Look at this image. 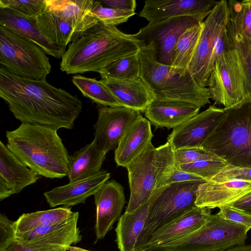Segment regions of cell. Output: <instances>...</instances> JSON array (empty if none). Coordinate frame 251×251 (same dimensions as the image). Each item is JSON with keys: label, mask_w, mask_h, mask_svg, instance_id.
<instances>
[{"label": "cell", "mask_w": 251, "mask_h": 251, "mask_svg": "<svg viewBox=\"0 0 251 251\" xmlns=\"http://www.w3.org/2000/svg\"><path fill=\"white\" fill-rule=\"evenodd\" d=\"M201 108L187 101L155 99L144 113L156 128L174 129L199 114Z\"/></svg>", "instance_id": "obj_23"}, {"label": "cell", "mask_w": 251, "mask_h": 251, "mask_svg": "<svg viewBox=\"0 0 251 251\" xmlns=\"http://www.w3.org/2000/svg\"><path fill=\"white\" fill-rule=\"evenodd\" d=\"M227 1H218L202 23L201 36L189 66V71L201 86H207L208 78L218 58L230 47L227 24Z\"/></svg>", "instance_id": "obj_7"}, {"label": "cell", "mask_w": 251, "mask_h": 251, "mask_svg": "<svg viewBox=\"0 0 251 251\" xmlns=\"http://www.w3.org/2000/svg\"><path fill=\"white\" fill-rule=\"evenodd\" d=\"M204 19L196 16H182L152 24L132 34L143 46L152 43L157 61L172 66L175 46L181 35L188 28L201 24Z\"/></svg>", "instance_id": "obj_12"}, {"label": "cell", "mask_w": 251, "mask_h": 251, "mask_svg": "<svg viewBox=\"0 0 251 251\" xmlns=\"http://www.w3.org/2000/svg\"><path fill=\"white\" fill-rule=\"evenodd\" d=\"M192 181H207L198 176L181 170L175 165L160 178L156 189L162 188L172 183Z\"/></svg>", "instance_id": "obj_40"}, {"label": "cell", "mask_w": 251, "mask_h": 251, "mask_svg": "<svg viewBox=\"0 0 251 251\" xmlns=\"http://www.w3.org/2000/svg\"><path fill=\"white\" fill-rule=\"evenodd\" d=\"M47 8L68 22L77 35L99 22L92 13L95 0H46Z\"/></svg>", "instance_id": "obj_26"}, {"label": "cell", "mask_w": 251, "mask_h": 251, "mask_svg": "<svg viewBox=\"0 0 251 251\" xmlns=\"http://www.w3.org/2000/svg\"><path fill=\"white\" fill-rule=\"evenodd\" d=\"M215 0H147L139 16L149 24L182 16H196L204 19L218 3Z\"/></svg>", "instance_id": "obj_17"}, {"label": "cell", "mask_w": 251, "mask_h": 251, "mask_svg": "<svg viewBox=\"0 0 251 251\" xmlns=\"http://www.w3.org/2000/svg\"><path fill=\"white\" fill-rule=\"evenodd\" d=\"M233 179L251 180V168L236 167L228 164L209 181L223 182Z\"/></svg>", "instance_id": "obj_41"}, {"label": "cell", "mask_w": 251, "mask_h": 251, "mask_svg": "<svg viewBox=\"0 0 251 251\" xmlns=\"http://www.w3.org/2000/svg\"><path fill=\"white\" fill-rule=\"evenodd\" d=\"M251 195V180L233 179L223 182L207 181L197 192L195 205L213 209L230 205Z\"/></svg>", "instance_id": "obj_20"}, {"label": "cell", "mask_w": 251, "mask_h": 251, "mask_svg": "<svg viewBox=\"0 0 251 251\" xmlns=\"http://www.w3.org/2000/svg\"><path fill=\"white\" fill-rule=\"evenodd\" d=\"M230 205L244 210L251 215V195L241 199Z\"/></svg>", "instance_id": "obj_45"}, {"label": "cell", "mask_w": 251, "mask_h": 251, "mask_svg": "<svg viewBox=\"0 0 251 251\" xmlns=\"http://www.w3.org/2000/svg\"><path fill=\"white\" fill-rule=\"evenodd\" d=\"M40 176L20 160L0 142V200L21 192Z\"/></svg>", "instance_id": "obj_18"}, {"label": "cell", "mask_w": 251, "mask_h": 251, "mask_svg": "<svg viewBox=\"0 0 251 251\" xmlns=\"http://www.w3.org/2000/svg\"><path fill=\"white\" fill-rule=\"evenodd\" d=\"M174 165V151L167 142L157 148L151 142L126 168L130 197L125 213H131L151 199L158 182Z\"/></svg>", "instance_id": "obj_6"}, {"label": "cell", "mask_w": 251, "mask_h": 251, "mask_svg": "<svg viewBox=\"0 0 251 251\" xmlns=\"http://www.w3.org/2000/svg\"><path fill=\"white\" fill-rule=\"evenodd\" d=\"M106 154L93 140L70 156L68 175L70 182L89 177L100 172Z\"/></svg>", "instance_id": "obj_28"}, {"label": "cell", "mask_w": 251, "mask_h": 251, "mask_svg": "<svg viewBox=\"0 0 251 251\" xmlns=\"http://www.w3.org/2000/svg\"><path fill=\"white\" fill-rule=\"evenodd\" d=\"M225 110L201 148L230 165L251 168V101Z\"/></svg>", "instance_id": "obj_4"}, {"label": "cell", "mask_w": 251, "mask_h": 251, "mask_svg": "<svg viewBox=\"0 0 251 251\" xmlns=\"http://www.w3.org/2000/svg\"><path fill=\"white\" fill-rule=\"evenodd\" d=\"M157 191L151 199L131 213H124L118 220L115 229L118 248L120 251H135L137 239L145 225L150 206Z\"/></svg>", "instance_id": "obj_27"}, {"label": "cell", "mask_w": 251, "mask_h": 251, "mask_svg": "<svg viewBox=\"0 0 251 251\" xmlns=\"http://www.w3.org/2000/svg\"><path fill=\"white\" fill-rule=\"evenodd\" d=\"M228 164L221 158L203 159L178 166L181 170L210 180Z\"/></svg>", "instance_id": "obj_35"}, {"label": "cell", "mask_w": 251, "mask_h": 251, "mask_svg": "<svg viewBox=\"0 0 251 251\" xmlns=\"http://www.w3.org/2000/svg\"><path fill=\"white\" fill-rule=\"evenodd\" d=\"M142 46L132 34L99 22L69 44L61 57L60 70L67 74H100L115 61L138 52Z\"/></svg>", "instance_id": "obj_2"}, {"label": "cell", "mask_w": 251, "mask_h": 251, "mask_svg": "<svg viewBox=\"0 0 251 251\" xmlns=\"http://www.w3.org/2000/svg\"><path fill=\"white\" fill-rule=\"evenodd\" d=\"M211 214V209L195 206L153 233L141 250H150L187 236L200 229Z\"/></svg>", "instance_id": "obj_19"}, {"label": "cell", "mask_w": 251, "mask_h": 251, "mask_svg": "<svg viewBox=\"0 0 251 251\" xmlns=\"http://www.w3.org/2000/svg\"><path fill=\"white\" fill-rule=\"evenodd\" d=\"M249 229L223 218L211 214L197 231L177 241L150 250L158 251H219L245 244Z\"/></svg>", "instance_id": "obj_9"}, {"label": "cell", "mask_w": 251, "mask_h": 251, "mask_svg": "<svg viewBox=\"0 0 251 251\" xmlns=\"http://www.w3.org/2000/svg\"><path fill=\"white\" fill-rule=\"evenodd\" d=\"M227 29L230 43L238 53L247 85L251 94V42L227 27Z\"/></svg>", "instance_id": "obj_36"}, {"label": "cell", "mask_w": 251, "mask_h": 251, "mask_svg": "<svg viewBox=\"0 0 251 251\" xmlns=\"http://www.w3.org/2000/svg\"><path fill=\"white\" fill-rule=\"evenodd\" d=\"M151 124L141 115L126 132L115 150L114 160L118 166L126 167L151 142Z\"/></svg>", "instance_id": "obj_24"}, {"label": "cell", "mask_w": 251, "mask_h": 251, "mask_svg": "<svg viewBox=\"0 0 251 251\" xmlns=\"http://www.w3.org/2000/svg\"><path fill=\"white\" fill-rule=\"evenodd\" d=\"M219 208V213L226 220L242 225L249 230L251 228V215L244 210L231 205H226Z\"/></svg>", "instance_id": "obj_42"}, {"label": "cell", "mask_w": 251, "mask_h": 251, "mask_svg": "<svg viewBox=\"0 0 251 251\" xmlns=\"http://www.w3.org/2000/svg\"><path fill=\"white\" fill-rule=\"evenodd\" d=\"M36 21L42 34L53 44L67 47L77 36L68 22L47 8Z\"/></svg>", "instance_id": "obj_29"}, {"label": "cell", "mask_w": 251, "mask_h": 251, "mask_svg": "<svg viewBox=\"0 0 251 251\" xmlns=\"http://www.w3.org/2000/svg\"><path fill=\"white\" fill-rule=\"evenodd\" d=\"M0 251H36L27 249L22 246L16 239L10 241L4 248Z\"/></svg>", "instance_id": "obj_46"}, {"label": "cell", "mask_w": 251, "mask_h": 251, "mask_svg": "<svg viewBox=\"0 0 251 251\" xmlns=\"http://www.w3.org/2000/svg\"><path fill=\"white\" fill-rule=\"evenodd\" d=\"M204 182H177L157 189L135 251H141L158 229L195 207L197 190Z\"/></svg>", "instance_id": "obj_8"}, {"label": "cell", "mask_w": 251, "mask_h": 251, "mask_svg": "<svg viewBox=\"0 0 251 251\" xmlns=\"http://www.w3.org/2000/svg\"><path fill=\"white\" fill-rule=\"evenodd\" d=\"M138 53L140 76L155 99L187 101L200 107L210 103L208 88L200 86L190 72L181 75L172 66L158 62L152 43L142 46Z\"/></svg>", "instance_id": "obj_5"}, {"label": "cell", "mask_w": 251, "mask_h": 251, "mask_svg": "<svg viewBox=\"0 0 251 251\" xmlns=\"http://www.w3.org/2000/svg\"><path fill=\"white\" fill-rule=\"evenodd\" d=\"M0 64L17 76L37 80L46 79L51 71L49 58L41 48L1 26Z\"/></svg>", "instance_id": "obj_10"}, {"label": "cell", "mask_w": 251, "mask_h": 251, "mask_svg": "<svg viewBox=\"0 0 251 251\" xmlns=\"http://www.w3.org/2000/svg\"><path fill=\"white\" fill-rule=\"evenodd\" d=\"M153 251V250H141V251Z\"/></svg>", "instance_id": "obj_48"}, {"label": "cell", "mask_w": 251, "mask_h": 251, "mask_svg": "<svg viewBox=\"0 0 251 251\" xmlns=\"http://www.w3.org/2000/svg\"><path fill=\"white\" fill-rule=\"evenodd\" d=\"M72 81L83 96L98 104L102 106H124L101 80L76 75L72 77Z\"/></svg>", "instance_id": "obj_32"}, {"label": "cell", "mask_w": 251, "mask_h": 251, "mask_svg": "<svg viewBox=\"0 0 251 251\" xmlns=\"http://www.w3.org/2000/svg\"><path fill=\"white\" fill-rule=\"evenodd\" d=\"M98 112L94 140L106 153L116 149L126 132L141 115L140 112L125 106H101Z\"/></svg>", "instance_id": "obj_14"}, {"label": "cell", "mask_w": 251, "mask_h": 251, "mask_svg": "<svg viewBox=\"0 0 251 251\" xmlns=\"http://www.w3.org/2000/svg\"><path fill=\"white\" fill-rule=\"evenodd\" d=\"M6 137L9 150L40 176H68L70 155L57 129L22 123L16 129L6 131Z\"/></svg>", "instance_id": "obj_3"}, {"label": "cell", "mask_w": 251, "mask_h": 251, "mask_svg": "<svg viewBox=\"0 0 251 251\" xmlns=\"http://www.w3.org/2000/svg\"><path fill=\"white\" fill-rule=\"evenodd\" d=\"M0 26L32 42L47 54L57 59L61 58L66 50V47L52 44L42 34L36 19L26 16L12 9L0 7Z\"/></svg>", "instance_id": "obj_22"}, {"label": "cell", "mask_w": 251, "mask_h": 251, "mask_svg": "<svg viewBox=\"0 0 251 251\" xmlns=\"http://www.w3.org/2000/svg\"><path fill=\"white\" fill-rule=\"evenodd\" d=\"M92 13L99 22L116 26L126 22L135 14L133 11H127L103 6L100 1L95 0Z\"/></svg>", "instance_id": "obj_37"}, {"label": "cell", "mask_w": 251, "mask_h": 251, "mask_svg": "<svg viewBox=\"0 0 251 251\" xmlns=\"http://www.w3.org/2000/svg\"><path fill=\"white\" fill-rule=\"evenodd\" d=\"M207 86L215 104L223 105L225 109L237 107L251 101L241 60L231 44L216 61Z\"/></svg>", "instance_id": "obj_11"}, {"label": "cell", "mask_w": 251, "mask_h": 251, "mask_svg": "<svg viewBox=\"0 0 251 251\" xmlns=\"http://www.w3.org/2000/svg\"><path fill=\"white\" fill-rule=\"evenodd\" d=\"M227 27L251 42V0L227 1Z\"/></svg>", "instance_id": "obj_33"}, {"label": "cell", "mask_w": 251, "mask_h": 251, "mask_svg": "<svg viewBox=\"0 0 251 251\" xmlns=\"http://www.w3.org/2000/svg\"><path fill=\"white\" fill-rule=\"evenodd\" d=\"M226 113L224 108L210 105L181 125L174 128L167 137L175 151L186 148H201L210 133L216 127Z\"/></svg>", "instance_id": "obj_15"}, {"label": "cell", "mask_w": 251, "mask_h": 251, "mask_svg": "<svg viewBox=\"0 0 251 251\" xmlns=\"http://www.w3.org/2000/svg\"><path fill=\"white\" fill-rule=\"evenodd\" d=\"M110 173L100 170L89 177L71 181L44 193L51 207L63 205L68 207L84 203L110 178Z\"/></svg>", "instance_id": "obj_21"}, {"label": "cell", "mask_w": 251, "mask_h": 251, "mask_svg": "<svg viewBox=\"0 0 251 251\" xmlns=\"http://www.w3.org/2000/svg\"><path fill=\"white\" fill-rule=\"evenodd\" d=\"M220 158L202 148H186L174 151L175 165L187 164L198 160Z\"/></svg>", "instance_id": "obj_39"}, {"label": "cell", "mask_w": 251, "mask_h": 251, "mask_svg": "<svg viewBox=\"0 0 251 251\" xmlns=\"http://www.w3.org/2000/svg\"><path fill=\"white\" fill-rule=\"evenodd\" d=\"M71 208L60 207L51 209L24 213L15 221V234L28 232L37 228L65 220L75 214Z\"/></svg>", "instance_id": "obj_31"}, {"label": "cell", "mask_w": 251, "mask_h": 251, "mask_svg": "<svg viewBox=\"0 0 251 251\" xmlns=\"http://www.w3.org/2000/svg\"><path fill=\"white\" fill-rule=\"evenodd\" d=\"M79 213L61 222L16 233L15 239L26 248L36 251H68L72 244L79 242L82 236L77 224Z\"/></svg>", "instance_id": "obj_13"}, {"label": "cell", "mask_w": 251, "mask_h": 251, "mask_svg": "<svg viewBox=\"0 0 251 251\" xmlns=\"http://www.w3.org/2000/svg\"><path fill=\"white\" fill-rule=\"evenodd\" d=\"M0 97L22 122L71 129L82 110L77 97L49 83L17 76L0 68Z\"/></svg>", "instance_id": "obj_1"}, {"label": "cell", "mask_w": 251, "mask_h": 251, "mask_svg": "<svg viewBox=\"0 0 251 251\" xmlns=\"http://www.w3.org/2000/svg\"><path fill=\"white\" fill-rule=\"evenodd\" d=\"M138 52L126 56L108 66L100 74L101 79L124 80L140 76Z\"/></svg>", "instance_id": "obj_34"}, {"label": "cell", "mask_w": 251, "mask_h": 251, "mask_svg": "<svg viewBox=\"0 0 251 251\" xmlns=\"http://www.w3.org/2000/svg\"><path fill=\"white\" fill-rule=\"evenodd\" d=\"M68 251H90L79 247L70 246L68 249Z\"/></svg>", "instance_id": "obj_47"}, {"label": "cell", "mask_w": 251, "mask_h": 251, "mask_svg": "<svg viewBox=\"0 0 251 251\" xmlns=\"http://www.w3.org/2000/svg\"><path fill=\"white\" fill-rule=\"evenodd\" d=\"M100 2L108 7L123 10L135 11L136 7L135 0H104Z\"/></svg>", "instance_id": "obj_44"}, {"label": "cell", "mask_w": 251, "mask_h": 251, "mask_svg": "<svg viewBox=\"0 0 251 251\" xmlns=\"http://www.w3.org/2000/svg\"><path fill=\"white\" fill-rule=\"evenodd\" d=\"M202 27V23L187 29L175 46L172 68L181 75L189 72V66L198 45Z\"/></svg>", "instance_id": "obj_30"}, {"label": "cell", "mask_w": 251, "mask_h": 251, "mask_svg": "<svg viewBox=\"0 0 251 251\" xmlns=\"http://www.w3.org/2000/svg\"><path fill=\"white\" fill-rule=\"evenodd\" d=\"M125 107L144 112L155 100L152 91L139 76L124 80L100 79Z\"/></svg>", "instance_id": "obj_25"}, {"label": "cell", "mask_w": 251, "mask_h": 251, "mask_svg": "<svg viewBox=\"0 0 251 251\" xmlns=\"http://www.w3.org/2000/svg\"><path fill=\"white\" fill-rule=\"evenodd\" d=\"M0 7L12 9L26 16L36 19L47 8L46 0H0Z\"/></svg>", "instance_id": "obj_38"}, {"label": "cell", "mask_w": 251, "mask_h": 251, "mask_svg": "<svg viewBox=\"0 0 251 251\" xmlns=\"http://www.w3.org/2000/svg\"><path fill=\"white\" fill-rule=\"evenodd\" d=\"M15 239V221L0 214V250Z\"/></svg>", "instance_id": "obj_43"}, {"label": "cell", "mask_w": 251, "mask_h": 251, "mask_svg": "<svg viewBox=\"0 0 251 251\" xmlns=\"http://www.w3.org/2000/svg\"><path fill=\"white\" fill-rule=\"evenodd\" d=\"M94 197L96 206L95 243L113 228L121 216L126 201L123 187L115 180L106 181Z\"/></svg>", "instance_id": "obj_16"}]
</instances>
